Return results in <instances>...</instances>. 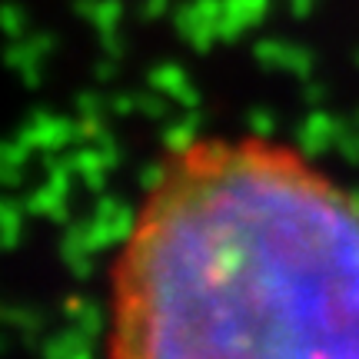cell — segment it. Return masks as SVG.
<instances>
[{"label":"cell","instance_id":"obj_1","mask_svg":"<svg viewBox=\"0 0 359 359\" xmlns=\"http://www.w3.org/2000/svg\"><path fill=\"white\" fill-rule=\"evenodd\" d=\"M103 349L359 356L356 196L257 133L173 147L110 263Z\"/></svg>","mask_w":359,"mask_h":359}]
</instances>
